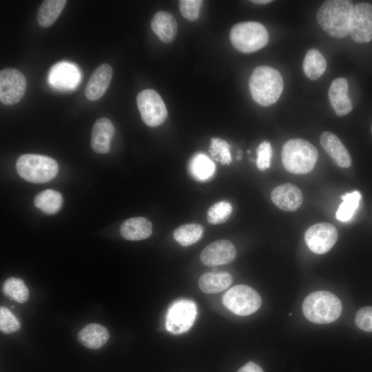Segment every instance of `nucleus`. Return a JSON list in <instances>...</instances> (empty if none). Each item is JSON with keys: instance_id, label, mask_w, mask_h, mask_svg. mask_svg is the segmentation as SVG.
I'll return each mask as SVG.
<instances>
[{"instance_id": "38", "label": "nucleus", "mask_w": 372, "mask_h": 372, "mask_svg": "<svg viewBox=\"0 0 372 372\" xmlns=\"http://www.w3.org/2000/svg\"><path fill=\"white\" fill-rule=\"evenodd\" d=\"M252 3H256V4H261V5H264V4H267V3H269L270 2H271L272 1H270V0H254V1H251Z\"/></svg>"}, {"instance_id": "16", "label": "nucleus", "mask_w": 372, "mask_h": 372, "mask_svg": "<svg viewBox=\"0 0 372 372\" xmlns=\"http://www.w3.org/2000/svg\"><path fill=\"white\" fill-rule=\"evenodd\" d=\"M112 68L107 64L100 65L92 73L88 81L85 94L90 101L100 99L107 90L112 77Z\"/></svg>"}, {"instance_id": "29", "label": "nucleus", "mask_w": 372, "mask_h": 372, "mask_svg": "<svg viewBox=\"0 0 372 372\" xmlns=\"http://www.w3.org/2000/svg\"><path fill=\"white\" fill-rule=\"evenodd\" d=\"M342 202L340 204L336 211V218L342 221L350 220L358 209L361 200L359 191L346 193L341 196Z\"/></svg>"}, {"instance_id": "3", "label": "nucleus", "mask_w": 372, "mask_h": 372, "mask_svg": "<svg viewBox=\"0 0 372 372\" xmlns=\"http://www.w3.org/2000/svg\"><path fill=\"white\" fill-rule=\"evenodd\" d=\"M281 157L282 165L287 171L296 174H304L313 169L318 158V152L309 141L293 138L285 143Z\"/></svg>"}, {"instance_id": "23", "label": "nucleus", "mask_w": 372, "mask_h": 372, "mask_svg": "<svg viewBox=\"0 0 372 372\" xmlns=\"http://www.w3.org/2000/svg\"><path fill=\"white\" fill-rule=\"evenodd\" d=\"M232 282V276L226 272H207L198 280L200 290L209 294L216 293L227 289Z\"/></svg>"}, {"instance_id": "32", "label": "nucleus", "mask_w": 372, "mask_h": 372, "mask_svg": "<svg viewBox=\"0 0 372 372\" xmlns=\"http://www.w3.org/2000/svg\"><path fill=\"white\" fill-rule=\"evenodd\" d=\"M232 212V206L228 201L223 200L212 205L207 211V221L211 225L226 222Z\"/></svg>"}, {"instance_id": "24", "label": "nucleus", "mask_w": 372, "mask_h": 372, "mask_svg": "<svg viewBox=\"0 0 372 372\" xmlns=\"http://www.w3.org/2000/svg\"><path fill=\"white\" fill-rule=\"evenodd\" d=\"M67 1L65 0H45L40 6L37 16L39 25L48 28L52 25L63 10Z\"/></svg>"}, {"instance_id": "2", "label": "nucleus", "mask_w": 372, "mask_h": 372, "mask_svg": "<svg viewBox=\"0 0 372 372\" xmlns=\"http://www.w3.org/2000/svg\"><path fill=\"white\" fill-rule=\"evenodd\" d=\"M249 87L251 96L257 103L269 106L280 98L283 90V80L277 70L261 65L253 71Z\"/></svg>"}, {"instance_id": "19", "label": "nucleus", "mask_w": 372, "mask_h": 372, "mask_svg": "<svg viewBox=\"0 0 372 372\" xmlns=\"http://www.w3.org/2000/svg\"><path fill=\"white\" fill-rule=\"evenodd\" d=\"M329 99L336 114L343 116L352 110L351 101L348 96V82L344 78L333 80L329 90Z\"/></svg>"}, {"instance_id": "25", "label": "nucleus", "mask_w": 372, "mask_h": 372, "mask_svg": "<svg viewBox=\"0 0 372 372\" xmlns=\"http://www.w3.org/2000/svg\"><path fill=\"white\" fill-rule=\"evenodd\" d=\"M303 70L305 75L311 80H316L325 72L327 61L317 49H310L303 61Z\"/></svg>"}, {"instance_id": "4", "label": "nucleus", "mask_w": 372, "mask_h": 372, "mask_svg": "<svg viewBox=\"0 0 372 372\" xmlns=\"http://www.w3.org/2000/svg\"><path fill=\"white\" fill-rule=\"evenodd\" d=\"M305 318L316 324H329L341 315L342 304L333 293L327 291H315L308 295L302 304Z\"/></svg>"}, {"instance_id": "15", "label": "nucleus", "mask_w": 372, "mask_h": 372, "mask_svg": "<svg viewBox=\"0 0 372 372\" xmlns=\"http://www.w3.org/2000/svg\"><path fill=\"white\" fill-rule=\"evenodd\" d=\"M271 199L273 204L280 209L294 211L302 205L303 196L297 186L291 183H285L278 185L272 191Z\"/></svg>"}, {"instance_id": "34", "label": "nucleus", "mask_w": 372, "mask_h": 372, "mask_svg": "<svg viewBox=\"0 0 372 372\" xmlns=\"http://www.w3.org/2000/svg\"><path fill=\"white\" fill-rule=\"evenodd\" d=\"M201 0H181L179 1L180 11L185 19L194 21L198 19L203 4Z\"/></svg>"}, {"instance_id": "9", "label": "nucleus", "mask_w": 372, "mask_h": 372, "mask_svg": "<svg viewBox=\"0 0 372 372\" xmlns=\"http://www.w3.org/2000/svg\"><path fill=\"white\" fill-rule=\"evenodd\" d=\"M136 103L143 121L149 127L161 125L167 117V110L161 96L154 90L139 92Z\"/></svg>"}, {"instance_id": "20", "label": "nucleus", "mask_w": 372, "mask_h": 372, "mask_svg": "<svg viewBox=\"0 0 372 372\" xmlns=\"http://www.w3.org/2000/svg\"><path fill=\"white\" fill-rule=\"evenodd\" d=\"M151 28L161 41L169 43L172 42L176 37L178 24L172 14L160 11L153 17Z\"/></svg>"}, {"instance_id": "1", "label": "nucleus", "mask_w": 372, "mask_h": 372, "mask_svg": "<svg viewBox=\"0 0 372 372\" xmlns=\"http://www.w3.org/2000/svg\"><path fill=\"white\" fill-rule=\"evenodd\" d=\"M353 8L351 1H326L317 12L318 23L330 36L344 38L350 32Z\"/></svg>"}, {"instance_id": "28", "label": "nucleus", "mask_w": 372, "mask_h": 372, "mask_svg": "<svg viewBox=\"0 0 372 372\" xmlns=\"http://www.w3.org/2000/svg\"><path fill=\"white\" fill-rule=\"evenodd\" d=\"M203 231V227L199 224H185L174 231L173 237L180 245L187 247L198 242L202 238Z\"/></svg>"}, {"instance_id": "35", "label": "nucleus", "mask_w": 372, "mask_h": 372, "mask_svg": "<svg viewBox=\"0 0 372 372\" xmlns=\"http://www.w3.org/2000/svg\"><path fill=\"white\" fill-rule=\"evenodd\" d=\"M272 149L271 143L264 141L257 148L256 165L260 171H265L269 168Z\"/></svg>"}, {"instance_id": "36", "label": "nucleus", "mask_w": 372, "mask_h": 372, "mask_svg": "<svg viewBox=\"0 0 372 372\" xmlns=\"http://www.w3.org/2000/svg\"><path fill=\"white\" fill-rule=\"evenodd\" d=\"M355 322L360 329L372 332V307L361 308L355 315Z\"/></svg>"}, {"instance_id": "5", "label": "nucleus", "mask_w": 372, "mask_h": 372, "mask_svg": "<svg viewBox=\"0 0 372 372\" xmlns=\"http://www.w3.org/2000/svg\"><path fill=\"white\" fill-rule=\"evenodd\" d=\"M16 169L24 180L33 183H44L56 176L59 165L49 156L26 154L17 159Z\"/></svg>"}, {"instance_id": "27", "label": "nucleus", "mask_w": 372, "mask_h": 372, "mask_svg": "<svg viewBox=\"0 0 372 372\" xmlns=\"http://www.w3.org/2000/svg\"><path fill=\"white\" fill-rule=\"evenodd\" d=\"M34 205L45 214L56 213L61 207V194L53 189H46L39 192L34 198Z\"/></svg>"}, {"instance_id": "13", "label": "nucleus", "mask_w": 372, "mask_h": 372, "mask_svg": "<svg viewBox=\"0 0 372 372\" xmlns=\"http://www.w3.org/2000/svg\"><path fill=\"white\" fill-rule=\"evenodd\" d=\"M236 256L234 245L227 240L214 241L201 251L200 259L206 266L214 267L232 262Z\"/></svg>"}, {"instance_id": "11", "label": "nucleus", "mask_w": 372, "mask_h": 372, "mask_svg": "<svg viewBox=\"0 0 372 372\" xmlns=\"http://www.w3.org/2000/svg\"><path fill=\"white\" fill-rule=\"evenodd\" d=\"M337 239L336 228L328 223L312 225L307 230L304 236L308 247L313 253L318 254L328 252L335 244Z\"/></svg>"}, {"instance_id": "12", "label": "nucleus", "mask_w": 372, "mask_h": 372, "mask_svg": "<svg viewBox=\"0 0 372 372\" xmlns=\"http://www.w3.org/2000/svg\"><path fill=\"white\" fill-rule=\"evenodd\" d=\"M349 34L357 43L372 40V4L358 3L353 6Z\"/></svg>"}, {"instance_id": "8", "label": "nucleus", "mask_w": 372, "mask_h": 372, "mask_svg": "<svg viewBox=\"0 0 372 372\" xmlns=\"http://www.w3.org/2000/svg\"><path fill=\"white\" fill-rule=\"evenodd\" d=\"M197 316V307L190 300L183 299L175 301L169 307L165 326L173 334L187 332L193 326Z\"/></svg>"}, {"instance_id": "18", "label": "nucleus", "mask_w": 372, "mask_h": 372, "mask_svg": "<svg viewBox=\"0 0 372 372\" xmlns=\"http://www.w3.org/2000/svg\"><path fill=\"white\" fill-rule=\"evenodd\" d=\"M115 129L112 123L106 118L98 119L94 124L91 135V147L99 154H106L110 149L111 141Z\"/></svg>"}, {"instance_id": "37", "label": "nucleus", "mask_w": 372, "mask_h": 372, "mask_svg": "<svg viewBox=\"0 0 372 372\" xmlns=\"http://www.w3.org/2000/svg\"><path fill=\"white\" fill-rule=\"evenodd\" d=\"M237 372H264L262 369L254 362H249L242 366Z\"/></svg>"}, {"instance_id": "14", "label": "nucleus", "mask_w": 372, "mask_h": 372, "mask_svg": "<svg viewBox=\"0 0 372 372\" xmlns=\"http://www.w3.org/2000/svg\"><path fill=\"white\" fill-rule=\"evenodd\" d=\"M81 79L78 68L70 63L60 62L53 65L48 76L50 86L60 90L74 89Z\"/></svg>"}, {"instance_id": "10", "label": "nucleus", "mask_w": 372, "mask_h": 372, "mask_svg": "<svg viewBox=\"0 0 372 372\" xmlns=\"http://www.w3.org/2000/svg\"><path fill=\"white\" fill-rule=\"evenodd\" d=\"M26 80L23 74L13 68L0 72V100L5 105L18 103L25 94Z\"/></svg>"}, {"instance_id": "30", "label": "nucleus", "mask_w": 372, "mask_h": 372, "mask_svg": "<svg viewBox=\"0 0 372 372\" xmlns=\"http://www.w3.org/2000/svg\"><path fill=\"white\" fill-rule=\"evenodd\" d=\"M3 293L19 303L25 302L29 291L22 279L15 277L8 278L3 285Z\"/></svg>"}, {"instance_id": "22", "label": "nucleus", "mask_w": 372, "mask_h": 372, "mask_svg": "<svg viewBox=\"0 0 372 372\" xmlns=\"http://www.w3.org/2000/svg\"><path fill=\"white\" fill-rule=\"evenodd\" d=\"M110 337L107 329L103 325L92 323L81 329L77 335L79 341L85 347L98 349L102 347Z\"/></svg>"}, {"instance_id": "31", "label": "nucleus", "mask_w": 372, "mask_h": 372, "mask_svg": "<svg viewBox=\"0 0 372 372\" xmlns=\"http://www.w3.org/2000/svg\"><path fill=\"white\" fill-rule=\"evenodd\" d=\"M209 153L215 161L222 165H229L231 161L229 145L221 138H211Z\"/></svg>"}, {"instance_id": "17", "label": "nucleus", "mask_w": 372, "mask_h": 372, "mask_svg": "<svg viewBox=\"0 0 372 372\" xmlns=\"http://www.w3.org/2000/svg\"><path fill=\"white\" fill-rule=\"evenodd\" d=\"M320 142L322 148L338 166L342 168L351 166V156L336 135L329 131L324 132L320 137Z\"/></svg>"}, {"instance_id": "33", "label": "nucleus", "mask_w": 372, "mask_h": 372, "mask_svg": "<svg viewBox=\"0 0 372 372\" xmlns=\"http://www.w3.org/2000/svg\"><path fill=\"white\" fill-rule=\"evenodd\" d=\"M21 327L20 322L12 312L4 307L0 308V329L4 333L17 331Z\"/></svg>"}, {"instance_id": "39", "label": "nucleus", "mask_w": 372, "mask_h": 372, "mask_svg": "<svg viewBox=\"0 0 372 372\" xmlns=\"http://www.w3.org/2000/svg\"><path fill=\"white\" fill-rule=\"evenodd\" d=\"M371 131H372V127H371Z\"/></svg>"}, {"instance_id": "21", "label": "nucleus", "mask_w": 372, "mask_h": 372, "mask_svg": "<svg viewBox=\"0 0 372 372\" xmlns=\"http://www.w3.org/2000/svg\"><path fill=\"white\" fill-rule=\"evenodd\" d=\"M121 236L128 240H141L152 234L151 222L143 217H133L125 220L120 228Z\"/></svg>"}, {"instance_id": "6", "label": "nucleus", "mask_w": 372, "mask_h": 372, "mask_svg": "<svg viewBox=\"0 0 372 372\" xmlns=\"http://www.w3.org/2000/svg\"><path fill=\"white\" fill-rule=\"evenodd\" d=\"M229 38L236 50L242 53H251L267 45L269 34L262 24L256 21H245L231 28Z\"/></svg>"}, {"instance_id": "7", "label": "nucleus", "mask_w": 372, "mask_h": 372, "mask_svg": "<svg viewBox=\"0 0 372 372\" xmlns=\"http://www.w3.org/2000/svg\"><path fill=\"white\" fill-rule=\"evenodd\" d=\"M223 304L238 316H248L260 307L262 300L258 293L249 286L238 285L229 289L223 297Z\"/></svg>"}, {"instance_id": "26", "label": "nucleus", "mask_w": 372, "mask_h": 372, "mask_svg": "<svg viewBox=\"0 0 372 372\" xmlns=\"http://www.w3.org/2000/svg\"><path fill=\"white\" fill-rule=\"evenodd\" d=\"M189 168L192 176L200 181L211 178L216 170L214 162L202 153H198L192 157Z\"/></svg>"}]
</instances>
